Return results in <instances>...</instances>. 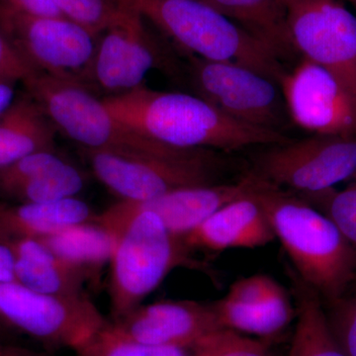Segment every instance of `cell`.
<instances>
[{"label": "cell", "instance_id": "3", "mask_svg": "<svg viewBox=\"0 0 356 356\" xmlns=\"http://www.w3.org/2000/svg\"><path fill=\"white\" fill-rule=\"evenodd\" d=\"M257 178L254 196L293 270L323 303L339 299L356 280L355 248L329 218L296 193Z\"/></svg>", "mask_w": 356, "mask_h": 356}, {"label": "cell", "instance_id": "19", "mask_svg": "<svg viewBox=\"0 0 356 356\" xmlns=\"http://www.w3.org/2000/svg\"><path fill=\"white\" fill-rule=\"evenodd\" d=\"M58 130L38 103L26 93L0 115V168L28 154L55 151Z\"/></svg>", "mask_w": 356, "mask_h": 356}, {"label": "cell", "instance_id": "5", "mask_svg": "<svg viewBox=\"0 0 356 356\" xmlns=\"http://www.w3.org/2000/svg\"><path fill=\"white\" fill-rule=\"evenodd\" d=\"M58 132L84 149L123 154L182 158L200 149L161 144L128 127L83 84L36 72L23 81Z\"/></svg>", "mask_w": 356, "mask_h": 356}, {"label": "cell", "instance_id": "4", "mask_svg": "<svg viewBox=\"0 0 356 356\" xmlns=\"http://www.w3.org/2000/svg\"><path fill=\"white\" fill-rule=\"evenodd\" d=\"M117 1L151 21L194 57L245 65L278 84L287 72L266 44L201 0Z\"/></svg>", "mask_w": 356, "mask_h": 356}, {"label": "cell", "instance_id": "15", "mask_svg": "<svg viewBox=\"0 0 356 356\" xmlns=\"http://www.w3.org/2000/svg\"><path fill=\"white\" fill-rule=\"evenodd\" d=\"M255 184L257 177L250 172L231 184L185 187L149 200L129 202L158 215L172 235L182 238L227 204L252 193Z\"/></svg>", "mask_w": 356, "mask_h": 356}, {"label": "cell", "instance_id": "11", "mask_svg": "<svg viewBox=\"0 0 356 356\" xmlns=\"http://www.w3.org/2000/svg\"><path fill=\"white\" fill-rule=\"evenodd\" d=\"M290 43L356 100V16L339 0H282Z\"/></svg>", "mask_w": 356, "mask_h": 356}, {"label": "cell", "instance_id": "29", "mask_svg": "<svg viewBox=\"0 0 356 356\" xmlns=\"http://www.w3.org/2000/svg\"><path fill=\"white\" fill-rule=\"evenodd\" d=\"M191 356H275L269 346L247 334L221 329L205 337Z\"/></svg>", "mask_w": 356, "mask_h": 356}, {"label": "cell", "instance_id": "14", "mask_svg": "<svg viewBox=\"0 0 356 356\" xmlns=\"http://www.w3.org/2000/svg\"><path fill=\"white\" fill-rule=\"evenodd\" d=\"M109 327L140 343L187 350L222 329L213 304L191 300L140 305L118 320L110 321Z\"/></svg>", "mask_w": 356, "mask_h": 356}, {"label": "cell", "instance_id": "8", "mask_svg": "<svg viewBox=\"0 0 356 356\" xmlns=\"http://www.w3.org/2000/svg\"><path fill=\"white\" fill-rule=\"evenodd\" d=\"M0 31L35 70L88 88L97 38L81 26L0 2Z\"/></svg>", "mask_w": 356, "mask_h": 356}, {"label": "cell", "instance_id": "18", "mask_svg": "<svg viewBox=\"0 0 356 356\" xmlns=\"http://www.w3.org/2000/svg\"><path fill=\"white\" fill-rule=\"evenodd\" d=\"M76 197L48 203H0V240L38 238L96 218Z\"/></svg>", "mask_w": 356, "mask_h": 356}, {"label": "cell", "instance_id": "10", "mask_svg": "<svg viewBox=\"0 0 356 356\" xmlns=\"http://www.w3.org/2000/svg\"><path fill=\"white\" fill-rule=\"evenodd\" d=\"M266 147L252 172L296 194L334 188L356 175V136L313 135Z\"/></svg>", "mask_w": 356, "mask_h": 356}, {"label": "cell", "instance_id": "23", "mask_svg": "<svg viewBox=\"0 0 356 356\" xmlns=\"http://www.w3.org/2000/svg\"><path fill=\"white\" fill-rule=\"evenodd\" d=\"M222 329L271 339L282 334L296 317L288 294L266 303L242 305L222 298L213 303Z\"/></svg>", "mask_w": 356, "mask_h": 356}, {"label": "cell", "instance_id": "13", "mask_svg": "<svg viewBox=\"0 0 356 356\" xmlns=\"http://www.w3.org/2000/svg\"><path fill=\"white\" fill-rule=\"evenodd\" d=\"M143 21L140 13L128 8L120 20L98 36L90 84L107 96L139 88L159 65L156 48Z\"/></svg>", "mask_w": 356, "mask_h": 356}, {"label": "cell", "instance_id": "1", "mask_svg": "<svg viewBox=\"0 0 356 356\" xmlns=\"http://www.w3.org/2000/svg\"><path fill=\"white\" fill-rule=\"evenodd\" d=\"M102 100L110 113L128 127L178 149L232 152L291 140L286 134L234 120L198 95L140 86Z\"/></svg>", "mask_w": 356, "mask_h": 356}, {"label": "cell", "instance_id": "2", "mask_svg": "<svg viewBox=\"0 0 356 356\" xmlns=\"http://www.w3.org/2000/svg\"><path fill=\"white\" fill-rule=\"evenodd\" d=\"M95 220L116 238L109 264L111 321L142 305L177 267L210 273L206 264L192 257L184 240L172 235L152 211L120 200L96 215Z\"/></svg>", "mask_w": 356, "mask_h": 356}, {"label": "cell", "instance_id": "20", "mask_svg": "<svg viewBox=\"0 0 356 356\" xmlns=\"http://www.w3.org/2000/svg\"><path fill=\"white\" fill-rule=\"evenodd\" d=\"M296 323L288 356H346L327 321L317 292L288 268Z\"/></svg>", "mask_w": 356, "mask_h": 356}, {"label": "cell", "instance_id": "34", "mask_svg": "<svg viewBox=\"0 0 356 356\" xmlns=\"http://www.w3.org/2000/svg\"><path fill=\"white\" fill-rule=\"evenodd\" d=\"M15 280L14 277V259L10 248L0 241V283Z\"/></svg>", "mask_w": 356, "mask_h": 356}, {"label": "cell", "instance_id": "37", "mask_svg": "<svg viewBox=\"0 0 356 356\" xmlns=\"http://www.w3.org/2000/svg\"><path fill=\"white\" fill-rule=\"evenodd\" d=\"M4 327H6V325L2 324L1 322H0V334H1V332L3 331ZM0 337H1V334H0ZM1 339V337H0Z\"/></svg>", "mask_w": 356, "mask_h": 356}, {"label": "cell", "instance_id": "22", "mask_svg": "<svg viewBox=\"0 0 356 356\" xmlns=\"http://www.w3.org/2000/svg\"><path fill=\"white\" fill-rule=\"evenodd\" d=\"M38 240L65 261L86 270L91 278L95 271L110 264L116 245L114 234L95 219Z\"/></svg>", "mask_w": 356, "mask_h": 356}, {"label": "cell", "instance_id": "27", "mask_svg": "<svg viewBox=\"0 0 356 356\" xmlns=\"http://www.w3.org/2000/svg\"><path fill=\"white\" fill-rule=\"evenodd\" d=\"M65 18L81 26L98 38L123 17L128 7L117 0H53Z\"/></svg>", "mask_w": 356, "mask_h": 356}, {"label": "cell", "instance_id": "12", "mask_svg": "<svg viewBox=\"0 0 356 356\" xmlns=\"http://www.w3.org/2000/svg\"><path fill=\"white\" fill-rule=\"evenodd\" d=\"M280 86L297 127L314 135L356 136V100L330 70L303 58Z\"/></svg>", "mask_w": 356, "mask_h": 356}, {"label": "cell", "instance_id": "16", "mask_svg": "<svg viewBox=\"0 0 356 356\" xmlns=\"http://www.w3.org/2000/svg\"><path fill=\"white\" fill-rule=\"evenodd\" d=\"M182 240L192 252H221L264 247L275 240V235L252 191L218 210Z\"/></svg>", "mask_w": 356, "mask_h": 356}, {"label": "cell", "instance_id": "36", "mask_svg": "<svg viewBox=\"0 0 356 356\" xmlns=\"http://www.w3.org/2000/svg\"><path fill=\"white\" fill-rule=\"evenodd\" d=\"M13 81L0 79V115L14 102V89L13 88Z\"/></svg>", "mask_w": 356, "mask_h": 356}, {"label": "cell", "instance_id": "7", "mask_svg": "<svg viewBox=\"0 0 356 356\" xmlns=\"http://www.w3.org/2000/svg\"><path fill=\"white\" fill-rule=\"evenodd\" d=\"M83 151L95 177L120 200L146 201L185 187L217 184L222 165L212 149L182 158Z\"/></svg>", "mask_w": 356, "mask_h": 356}, {"label": "cell", "instance_id": "39", "mask_svg": "<svg viewBox=\"0 0 356 356\" xmlns=\"http://www.w3.org/2000/svg\"><path fill=\"white\" fill-rule=\"evenodd\" d=\"M353 6H355V8H356V3L353 4Z\"/></svg>", "mask_w": 356, "mask_h": 356}, {"label": "cell", "instance_id": "21", "mask_svg": "<svg viewBox=\"0 0 356 356\" xmlns=\"http://www.w3.org/2000/svg\"><path fill=\"white\" fill-rule=\"evenodd\" d=\"M266 44L280 60L296 51L288 37L282 0H201Z\"/></svg>", "mask_w": 356, "mask_h": 356}, {"label": "cell", "instance_id": "35", "mask_svg": "<svg viewBox=\"0 0 356 356\" xmlns=\"http://www.w3.org/2000/svg\"><path fill=\"white\" fill-rule=\"evenodd\" d=\"M0 356H50L46 351L32 350L24 346L6 343L0 339Z\"/></svg>", "mask_w": 356, "mask_h": 356}, {"label": "cell", "instance_id": "30", "mask_svg": "<svg viewBox=\"0 0 356 356\" xmlns=\"http://www.w3.org/2000/svg\"><path fill=\"white\" fill-rule=\"evenodd\" d=\"M324 307L332 331L344 355L356 356V280L339 299L324 304Z\"/></svg>", "mask_w": 356, "mask_h": 356}, {"label": "cell", "instance_id": "24", "mask_svg": "<svg viewBox=\"0 0 356 356\" xmlns=\"http://www.w3.org/2000/svg\"><path fill=\"white\" fill-rule=\"evenodd\" d=\"M86 182L83 173L65 161L64 165L43 177L18 187L8 196L17 203H48L76 197Z\"/></svg>", "mask_w": 356, "mask_h": 356}, {"label": "cell", "instance_id": "17", "mask_svg": "<svg viewBox=\"0 0 356 356\" xmlns=\"http://www.w3.org/2000/svg\"><path fill=\"white\" fill-rule=\"evenodd\" d=\"M2 242L13 252L15 281L34 291L81 294L84 283L91 280L86 270L65 261L39 240L16 238Z\"/></svg>", "mask_w": 356, "mask_h": 356}, {"label": "cell", "instance_id": "33", "mask_svg": "<svg viewBox=\"0 0 356 356\" xmlns=\"http://www.w3.org/2000/svg\"><path fill=\"white\" fill-rule=\"evenodd\" d=\"M0 2L16 10L32 15L65 18L53 0H0Z\"/></svg>", "mask_w": 356, "mask_h": 356}, {"label": "cell", "instance_id": "31", "mask_svg": "<svg viewBox=\"0 0 356 356\" xmlns=\"http://www.w3.org/2000/svg\"><path fill=\"white\" fill-rule=\"evenodd\" d=\"M284 294L286 291L280 283L261 274L236 281L224 298L242 305H254L266 303Z\"/></svg>", "mask_w": 356, "mask_h": 356}, {"label": "cell", "instance_id": "38", "mask_svg": "<svg viewBox=\"0 0 356 356\" xmlns=\"http://www.w3.org/2000/svg\"><path fill=\"white\" fill-rule=\"evenodd\" d=\"M348 1L353 2V4L356 3V0H348Z\"/></svg>", "mask_w": 356, "mask_h": 356}, {"label": "cell", "instance_id": "9", "mask_svg": "<svg viewBox=\"0 0 356 356\" xmlns=\"http://www.w3.org/2000/svg\"><path fill=\"white\" fill-rule=\"evenodd\" d=\"M189 63V79L196 95L234 120L285 134L291 120L276 81L233 63L194 56Z\"/></svg>", "mask_w": 356, "mask_h": 356}, {"label": "cell", "instance_id": "25", "mask_svg": "<svg viewBox=\"0 0 356 356\" xmlns=\"http://www.w3.org/2000/svg\"><path fill=\"white\" fill-rule=\"evenodd\" d=\"M297 195L329 218L356 250V182L343 191L330 188Z\"/></svg>", "mask_w": 356, "mask_h": 356}, {"label": "cell", "instance_id": "28", "mask_svg": "<svg viewBox=\"0 0 356 356\" xmlns=\"http://www.w3.org/2000/svg\"><path fill=\"white\" fill-rule=\"evenodd\" d=\"M65 163L55 151L28 154L15 163L0 168V196L7 198L15 189L60 168Z\"/></svg>", "mask_w": 356, "mask_h": 356}, {"label": "cell", "instance_id": "6", "mask_svg": "<svg viewBox=\"0 0 356 356\" xmlns=\"http://www.w3.org/2000/svg\"><path fill=\"white\" fill-rule=\"evenodd\" d=\"M0 322L46 346L74 351L109 324L84 293L46 294L15 280L0 283Z\"/></svg>", "mask_w": 356, "mask_h": 356}, {"label": "cell", "instance_id": "26", "mask_svg": "<svg viewBox=\"0 0 356 356\" xmlns=\"http://www.w3.org/2000/svg\"><path fill=\"white\" fill-rule=\"evenodd\" d=\"M74 353L77 356H191V350L184 348L154 346L119 336L109 324Z\"/></svg>", "mask_w": 356, "mask_h": 356}, {"label": "cell", "instance_id": "32", "mask_svg": "<svg viewBox=\"0 0 356 356\" xmlns=\"http://www.w3.org/2000/svg\"><path fill=\"white\" fill-rule=\"evenodd\" d=\"M36 72L0 31V79L23 83Z\"/></svg>", "mask_w": 356, "mask_h": 356}]
</instances>
